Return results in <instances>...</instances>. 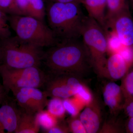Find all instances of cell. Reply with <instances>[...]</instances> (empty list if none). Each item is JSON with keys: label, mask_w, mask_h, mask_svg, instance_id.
Masks as SVG:
<instances>
[{"label": "cell", "mask_w": 133, "mask_h": 133, "mask_svg": "<svg viewBox=\"0 0 133 133\" xmlns=\"http://www.w3.org/2000/svg\"><path fill=\"white\" fill-rule=\"evenodd\" d=\"M44 52L42 62L51 74H70L81 78L87 76L92 65L89 51L83 41H58Z\"/></svg>", "instance_id": "1"}, {"label": "cell", "mask_w": 133, "mask_h": 133, "mask_svg": "<svg viewBox=\"0 0 133 133\" xmlns=\"http://www.w3.org/2000/svg\"><path fill=\"white\" fill-rule=\"evenodd\" d=\"M78 2H50L46 9L49 27L58 41L78 39L85 16Z\"/></svg>", "instance_id": "2"}, {"label": "cell", "mask_w": 133, "mask_h": 133, "mask_svg": "<svg viewBox=\"0 0 133 133\" xmlns=\"http://www.w3.org/2000/svg\"><path fill=\"white\" fill-rule=\"evenodd\" d=\"M0 44L2 52V65L14 69L41 66L44 52L43 48L17 36L0 40Z\"/></svg>", "instance_id": "3"}, {"label": "cell", "mask_w": 133, "mask_h": 133, "mask_svg": "<svg viewBox=\"0 0 133 133\" xmlns=\"http://www.w3.org/2000/svg\"><path fill=\"white\" fill-rule=\"evenodd\" d=\"M8 21L17 37L40 48L51 47L58 41L49 26L36 18L11 15Z\"/></svg>", "instance_id": "4"}, {"label": "cell", "mask_w": 133, "mask_h": 133, "mask_svg": "<svg viewBox=\"0 0 133 133\" xmlns=\"http://www.w3.org/2000/svg\"><path fill=\"white\" fill-rule=\"evenodd\" d=\"M81 37L89 51L93 70L100 77H106L108 46L105 32L95 20L86 16Z\"/></svg>", "instance_id": "5"}, {"label": "cell", "mask_w": 133, "mask_h": 133, "mask_svg": "<svg viewBox=\"0 0 133 133\" xmlns=\"http://www.w3.org/2000/svg\"><path fill=\"white\" fill-rule=\"evenodd\" d=\"M0 76L6 91H11L27 87L43 88L49 74L40 66L22 69H10L0 65Z\"/></svg>", "instance_id": "6"}, {"label": "cell", "mask_w": 133, "mask_h": 133, "mask_svg": "<svg viewBox=\"0 0 133 133\" xmlns=\"http://www.w3.org/2000/svg\"><path fill=\"white\" fill-rule=\"evenodd\" d=\"M49 74L43 88L48 97L65 99L77 95L84 85L82 78L70 74Z\"/></svg>", "instance_id": "7"}, {"label": "cell", "mask_w": 133, "mask_h": 133, "mask_svg": "<svg viewBox=\"0 0 133 133\" xmlns=\"http://www.w3.org/2000/svg\"><path fill=\"white\" fill-rule=\"evenodd\" d=\"M15 99L22 109L28 113L36 114L47 106L48 96L39 88L27 87L12 92Z\"/></svg>", "instance_id": "8"}, {"label": "cell", "mask_w": 133, "mask_h": 133, "mask_svg": "<svg viewBox=\"0 0 133 133\" xmlns=\"http://www.w3.org/2000/svg\"><path fill=\"white\" fill-rule=\"evenodd\" d=\"M16 101L5 94L0 104V133H16L21 110Z\"/></svg>", "instance_id": "9"}, {"label": "cell", "mask_w": 133, "mask_h": 133, "mask_svg": "<svg viewBox=\"0 0 133 133\" xmlns=\"http://www.w3.org/2000/svg\"><path fill=\"white\" fill-rule=\"evenodd\" d=\"M110 28L117 35L124 46H133V19L130 10L121 12L107 22Z\"/></svg>", "instance_id": "10"}, {"label": "cell", "mask_w": 133, "mask_h": 133, "mask_svg": "<svg viewBox=\"0 0 133 133\" xmlns=\"http://www.w3.org/2000/svg\"><path fill=\"white\" fill-rule=\"evenodd\" d=\"M101 104L97 97L93 96L92 99L79 115V118L85 128L87 133L99 132L102 121Z\"/></svg>", "instance_id": "11"}, {"label": "cell", "mask_w": 133, "mask_h": 133, "mask_svg": "<svg viewBox=\"0 0 133 133\" xmlns=\"http://www.w3.org/2000/svg\"><path fill=\"white\" fill-rule=\"evenodd\" d=\"M103 96L112 114H117L123 109L125 98L120 85L114 82L107 83L103 89Z\"/></svg>", "instance_id": "12"}, {"label": "cell", "mask_w": 133, "mask_h": 133, "mask_svg": "<svg viewBox=\"0 0 133 133\" xmlns=\"http://www.w3.org/2000/svg\"><path fill=\"white\" fill-rule=\"evenodd\" d=\"M130 68L119 52L113 53L107 59L106 77L114 80L122 79Z\"/></svg>", "instance_id": "13"}, {"label": "cell", "mask_w": 133, "mask_h": 133, "mask_svg": "<svg viewBox=\"0 0 133 133\" xmlns=\"http://www.w3.org/2000/svg\"><path fill=\"white\" fill-rule=\"evenodd\" d=\"M81 4L84 6L88 16L99 24L107 35L109 31L105 20L107 0H81Z\"/></svg>", "instance_id": "14"}, {"label": "cell", "mask_w": 133, "mask_h": 133, "mask_svg": "<svg viewBox=\"0 0 133 133\" xmlns=\"http://www.w3.org/2000/svg\"><path fill=\"white\" fill-rule=\"evenodd\" d=\"M21 110L18 128L16 133H37L41 126L38 124L36 114L28 113Z\"/></svg>", "instance_id": "15"}, {"label": "cell", "mask_w": 133, "mask_h": 133, "mask_svg": "<svg viewBox=\"0 0 133 133\" xmlns=\"http://www.w3.org/2000/svg\"><path fill=\"white\" fill-rule=\"evenodd\" d=\"M107 12L106 13L107 23L117 15L129 10L128 0H107Z\"/></svg>", "instance_id": "16"}, {"label": "cell", "mask_w": 133, "mask_h": 133, "mask_svg": "<svg viewBox=\"0 0 133 133\" xmlns=\"http://www.w3.org/2000/svg\"><path fill=\"white\" fill-rule=\"evenodd\" d=\"M121 79L120 87L125 99H133V66Z\"/></svg>", "instance_id": "17"}, {"label": "cell", "mask_w": 133, "mask_h": 133, "mask_svg": "<svg viewBox=\"0 0 133 133\" xmlns=\"http://www.w3.org/2000/svg\"><path fill=\"white\" fill-rule=\"evenodd\" d=\"M47 106L48 111L58 119H62L65 116L66 110L62 99L59 98H52L48 101Z\"/></svg>", "instance_id": "18"}, {"label": "cell", "mask_w": 133, "mask_h": 133, "mask_svg": "<svg viewBox=\"0 0 133 133\" xmlns=\"http://www.w3.org/2000/svg\"><path fill=\"white\" fill-rule=\"evenodd\" d=\"M38 124L44 130L49 129L56 125L58 120L49 111L43 110L36 114Z\"/></svg>", "instance_id": "19"}, {"label": "cell", "mask_w": 133, "mask_h": 133, "mask_svg": "<svg viewBox=\"0 0 133 133\" xmlns=\"http://www.w3.org/2000/svg\"><path fill=\"white\" fill-rule=\"evenodd\" d=\"M31 0H14L9 14L27 16Z\"/></svg>", "instance_id": "20"}, {"label": "cell", "mask_w": 133, "mask_h": 133, "mask_svg": "<svg viewBox=\"0 0 133 133\" xmlns=\"http://www.w3.org/2000/svg\"><path fill=\"white\" fill-rule=\"evenodd\" d=\"M9 15L0 9V40L11 36V31L8 21Z\"/></svg>", "instance_id": "21"}, {"label": "cell", "mask_w": 133, "mask_h": 133, "mask_svg": "<svg viewBox=\"0 0 133 133\" xmlns=\"http://www.w3.org/2000/svg\"><path fill=\"white\" fill-rule=\"evenodd\" d=\"M108 52L112 54L118 52L124 45L113 31H109L107 35Z\"/></svg>", "instance_id": "22"}, {"label": "cell", "mask_w": 133, "mask_h": 133, "mask_svg": "<svg viewBox=\"0 0 133 133\" xmlns=\"http://www.w3.org/2000/svg\"><path fill=\"white\" fill-rule=\"evenodd\" d=\"M68 125L70 132L73 133H87L85 128L79 117L70 118L68 121Z\"/></svg>", "instance_id": "23"}, {"label": "cell", "mask_w": 133, "mask_h": 133, "mask_svg": "<svg viewBox=\"0 0 133 133\" xmlns=\"http://www.w3.org/2000/svg\"><path fill=\"white\" fill-rule=\"evenodd\" d=\"M99 132L100 133H123L125 132V129L124 126L109 122L105 123Z\"/></svg>", "instance_id": "24"}, {"label": "cell", "mask_w": 133, "mask_h": 133, "mask_svg": "<svg viewBox=\"0 0 133 133\" xmlns=\"http://www.w3.org/2000/svg\"><path fill=\"white\" fill-rule=\"evenodd\" d=\"M130 67L133 66V46H123L118 52Z\"/></svg>", "instance_id": "25"}, {"label": "cell", "mask_w": 133, "mask_h": 133, "mask_svg": "<svg viewBox=\"0 0 133 133\" xmlns=\"http://www.w3.org/2000/svg\"><path fill=\"white\" fill-rule=\"evenodd\" d=\"M46 133H70L69 126L63 122L58 120L57 124L49 129L44 131Z\"/></svg>", "instance_id": "26"}, {"label": "cell", "mask_w": 133, "mask_h": 133, "mask_svg": "<svg viewBox=\"0 0 133 133\" xmlns=\"http://www.w3.org/2000/svg\"><path fill=\"white\" fill-rule=\"evenodd\" d=\"M77 95H78L83 102H85L87 104L92 99L93 97L88 88L84 85L79 89Z\"/></svg>", "instance_id": "27"}, {"label": "cell", "mask_w": 133, "mask_h": 133, "mask_svg": "<svg viewBox=\"0 0 133 133\" xmlns=\"http://www.w3.org/2000/svg\"><path fill=\"white\" fill-rule=\"evenodd\" d=\"M63 104L66 111L71 115L75 116L77 114L78 109L70 101L67 99L63 100Z\"/></svg>", "instance_id": "28"}, {"label": "cell", "mask_w": 133, "mask_h": 133, "mask_svg": "<svg viewBox=\"0 0 133 133\" xmlns=\"http://www.w3.org/2000/svg\"><path fill=\"white\" fill-rule=\"evenodd\" d=\"M122 109L128 117L133 118V99H125Z\"/></svg>", "instance_id": "29"}, {"label": "cell", "mask_w": 133, "mask_h": 133, "mask_svg": "<svg viewBox=\"0 0 133 133\" xmlns=\"http://www.w3.org/2000/svg\"><path fill=\"white\" fill-rule=\"evenodd\" d=\"M14 1V0H0V9L9 15Z\"/></svg>", "instance_id": "30"}, {"label": "cell", "mask_w": 133, "mask_h": 133, "mask_svg": "<svg viewBox=\"0 0 133 133\" xmlns=\"http://www.w3.org/2000/svg\"><path fill=\"white\" fill-rule=\"evenodd\" d=\"M125 131L128 133H133V118L128 117L124 125Z\"/></svg>", "instance_id": "31"}, {"label": "cell", "mask_w": 133, "mask_h": 133, "mask_svg": "<svg viewBox=\"0 0 133 133\" xmlns=\"http://www.w3.org/2000/svg\"><path fill=\"white\" fill-rule=\"evenodd\" d=\"M50 2L66 3L76 2L81 4V0H48Z\"/></svg>", "instance_id": "32"}, {"label": "cell", "mask_w": 133, "mask_h": 133, "mask_svg": "<svg viewBox=\"0 0 133 133\" xmlns=\"http://www.w3.org/2000/svg\"><path fill=\"white\" fill-rule=\"evenodd\" d=\"M5 94L3 92L2 88L1 86L0 85V101H1V102L3 98L4 97Z\"/></svg>", "instance_id": "33"}, {"label": "cell", "mask_w": 133, "mask_h": 133, "mask_svg": "<svg viewBox=\"0 0 133 133\" xmlns=\"http://www.w3.org/2000/svg\"><path fill=\"white\" fill-rule=\"evenodd\" d=\"M2 64V52L0 44V65Z\"/></svg>", "instance_id": "34"}, {"label": "cell", "mask_w": 133, "mask_h": 133, "mask_svg": "<svg viewBox=\"0 0 133 133\" xmlns=\"http://www.w3.org/2000/svg\"><path fill=\"white\" fill-rule=\"evenodd\" d=\"M130 2H131V5H132V7L133 8V0H130Z\"/></svg>", "instance_id": "35"}, {"label": "cell", "mask_w": 133, "mask_h": 133, "mask_svg": "<svg viewBox=\"0 0 133 133\" xmlns=\"http://www.w3.org/2000/svg\"><path fill=\"white\" fill-rule=\"evenodd\" d=\"M1 101H0V104H1Z\"/></svg>", "instance_id": "36"}]
</instances>
